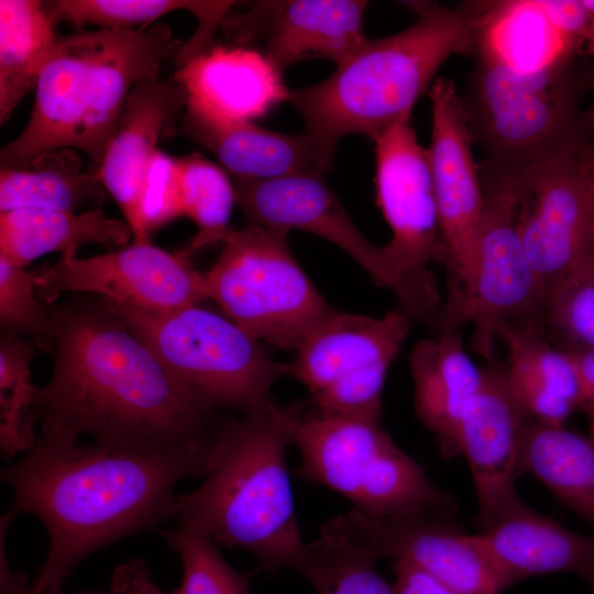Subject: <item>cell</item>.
Here are the masks:
<instances>
[{"label":"cell","mask_w":594,"mask_h":594,"mask_svg":"<svg viewBox=\"0 0 594 594\" xmlns=\"http://www.w3.org/2000/svg\"><path fill=\"white\" fill-rule=\"evenodd\" d=\"M1 337L29 339L37 348H51L46 306L36 295L32 272L0 255Z\"/></svg>","instance_id":"obj_36"},{"label":"cell","mask_w":594,"mask_h":594,"mask_svg":"<svg viewBox=\"0 0 594 594\" xmlns=\"http://www.w3.org/2000/svg\"><path fill=\"white\" fill-rule=\"evenodd\" d=\"M8 528L7 525L0 526V594H44L35 591L33 585L29 586L22 573L10 569L3 542Z\"/></svg>","instance_id":"obj_42"},{"label":"cell","mask_w":594,"mask_h":594,"mask_svg":"<svg viewBox=\"0 0 594 594\" xmlns=\"http://www.w3.org/2000/svg\"><path fill=\"white\" fill-rule=\"evenodd\" d=\"M582 128L585 140L594 143V102L583 112Z\"/></svg>","instance_id":"obj_44"},{"label":"cell","mask_w":594,"mask_h":594,"mask_svg":"<svg viewBox=\"0 0 594 594\" xmlns=\"http://www.w3.org/2000/svg\"><path fill=\"white\" fill-rule=\"evenodd\" d=\"M341 518L380 560H405L461 594H499L508 584L481 534L469 535L454 514L380 517L352 508Z\"/></svg>","instance_id":"obj_16"},{"label":"cell","mask_w":594,"mask_h":594,"mask_svg":"<svg viewBox=\"0 0 594 594\" xmlns=\"http://www.w3.org/2000/svg\"><path fill=\"white\" fill-rule=\"evenodd\" d=\"M54 23L38 0H0V123L35 90L55 47Z\"/></svg>","instance_id":"obj_30"},{"label":"cell","mask_w":594,"mask_h":594,"mask_svg":"<svg viewBox=\"0 0 594 594\" xmlns=\"http://www.w3.org/2000/svg\"><path fill=\"white\" fill-rule=\"evenodd\" d=\"M526 416L502 366L482 369L480 385L460 422V454L472 472L480 530L521 498L515 488L519 447Z\"/></svg>","instance_id":"obj_19"},{"label":"cell","mask_w":594,"mask_h":594,"mask_svg":"<svg viewBox=\"0 0 594 594\" xmlns=\"http://www.w3.org/2000/svg\"><path fill=\"white\" fill-rule=\"evenodd\" d=\"M461 95L482 168L516 175L585 140L581 103L594 90L591 56L569 50L532 67L477 44Z\"/></svg>","instance_id":"obj_6"},{"label":"cell","mask_w":594,"mask_h":594,"mask_svg":"<svg viewBox=\"0 0 594 594\" xmlns=\"http://www.w3.org/2000/svg\"><path fill=\"white\" fill-rule=\"evenodd\" d=\"M366 1L266 0L230 11L221 23L238 46L261 52L284 75L295 64L330 59L336 65L367 38L363 33Z\"/></svg>","instance_id":"obj_17"},{"label":"cell","mask_w":594,"mask_h":594,"mask_svg":"<svg viewBox=\"0 0 594 594\" xmlns=\"http://www.w3.org/2000/svg\"><path fill=\"white\" fill-rule=\"evenodd\" d=\"M289 429L300 453L298 475L344 496L354 509L380 517L455 515L452 495L429 481L380 421L314 407L306 414L289 410Z\"/></svg>","instance_id":"obj_7"},{"label":"cell","mask_w":594,"mask_h":594,"mask_svg":"<svg viewBox=\"0 0 594 594\" xmlns=\"http://www.w3.org/2000/svg\"><path fill=\"white\" fill-rule=\"evenodd\" d=\"M110 588L114 594H178L164 592L140 559L119 564L111 574Z\"/></svg>","instance_id":"obj_39"},{"label":"cell","mask_w":594,"mask_h":594,"mask_svg":"<svg viewBox=\"0 0 594 594\" xmlns=\"http://www.w3.org/2000/svg\"><path fill=\"white\" fill-rule=\"evenodd\" d=\"M205 275L207 299L258 341L295 350L333 309L295 258L287 232L232 230Z\"/></svg>","instance_id":"obj_10"},{"label":"cell","mask_w":594,"mask_h":594,"mask_svg":"<svg viewBox=\"0 0 594 594\" xmlns=\"http://www.w3.org/2000/svg\"><path fill=\"white\" fill-rule=\"evenodd\" d=\"M184 217L190 218L197 232L180 251L195 252L223 243L230 232V218L237 204L231 176L222 167L198 153L177 157Z\"/></svg>","instance_id":"obj_32"},{"label":"cell","mask_w":594,"mask_h":594,"mask_svg":"<svg viewBox=\"0 0 594 594\" xmlns=\"http://www.w3.org/2000/svg\"><path fill=\"white\" fill-rule=\"evenodd\" d=\"M44 306L63 293L90 294L112 304L153 314H167L207 299L205 275L182 251L170 253L151 242L90 257H59L32 272Z\"/></svg>","instance_id":"obj_14"},{"label":"cell","mask_w":594,"mask_h":594,"mask_svg":"<svg viewBox=\"0 0 594 594\" xmlns=\"http://www.w3.org/2000/svg\"><path fill=\"white\" fill-rule=\"evenodd\" d=\"M395 594H461L405 560H395Z\"/></svg>","instance_id":"obj_40"},{"label":"cell","mask_w":594,"mask_h":594,"mask_svg":"<svg viewBox=\"0 0 594 594\" xmlns=\"http://www.w3.org/2000/svg\"><path fill=\"white\" fill-rule=\"evenodd\" d=\"M53 373L37 392L42 430L139 451L209 444L221 420L170 376L102 297L46 306Z\"/></svg>","instance_id":"obj_1"},{"label":"cell","mask_w":594,"mask_h":594,"mask_svg":"<svg viewBox=\"0 0 594 594\" xmlns=\"http://www.w3.org/2000/svg\"><path fill=\"white\" fill-rule=\"evenodd\" d=\"M405 118L373 142L375 198L392 238L382 245L389 290L414 322L437 330L443 307L431 265L444 266L438 209L428 150Z\"/></svg>","instance_id":"obj_9"},{"label":"cell","mask_w":594,"mask_h":594,"mask_svg":"<svg viewBox=\"0 0 594 594\" xmlns=\"http://www.w3.org/2000/svg\"><path fill=\"white\" fill-rule=\"evenodd\" d=\"M185 42L170 26L79 30L57 37L35 87L24 129L0 151V165L24 168L43 152L73 148L99 175L125 100L138 84L160 78L163 63Z\"/></svg>","instance_id":"obj_4"},{"label":"cell","mask_w":594,"mask_h":594,"mask_svg":"<svg viewBox=\"0 0 594 594\" xmlns=\"http://www.w3.org/2000/svg\"><path fill=\"white\" fill-rule=\"evenodd\" d=\"M540 329L564 351H594V261L549 296Z\"/></svg>","instance_id":"obj_34"},{"label":"cell","mask_w":594,"mask_h":594,"mask_svg":"<svg viewBox=\"0 0 594 594\" xmlns=\"http://www.w3.org/2000/svg\"><path fill=\"white\" fill-rule=\"evenodd\" d=\"M574 359L580 378L582 397L580 410L587 416L588 436L594 439V351H568Z\"/></svg>","instance_id":"obj_41"},{"label":"cell","mask_w":594,"mask_h":594,"mask_svg":"<svg viewBox=\"0 0 594 594\" xmlns=\"http://www.w3.org/2000/svg\"><path fill=\"white\" fill-rule=\"evenodd\" d=\"M576 157L588 188L594 212V143L584 140L576 151Z\"/></svg>","instance_id":"obj_43"},{"label":"cell","mask_w":594,"mask_h":594,"mask_svg":"<svg viewBox=\"0 0 594 594\" xmlns=\"http://www.w3.org/2000/svg\"><path fill=\"white\" fill-rule=\"evenodd\" d=\"M53 23L66 22L84 30L87 25L107 30L148 28L174 11H188L199 22L185 42L179 61L187 62L206 50L216 30L233 8V1L191 0H50L42 1Z\"/></svg>","instance_id":"obj_29"},{"label":"cell","mask_w":594,"mask_h":594,"mask_svg":"<svg viewBox=\"0 0 594 594\" xmlns=\"http://www.w3.org/2000/svg\"><path fill=\"white\" fill-rule=\"evenodd\" d=\"M237 205L248 224L318 235L345 252L381 287L391 288L382 248L372 244L353 222L320 174L270 179L231 177Z\"/></svg>","instance_id":"obj_18"},{"label":"cell","mask_w":594,"mask_h":594,"mask_svg":"<svg viewBox=\"0 0 594 594\" xmlns=\"http://www.w3.org/2000/svg\"><path fill=\"white\" fill-rule=\"evenodd\" d=\"M408 362L416 416L436 436L442 457L461 455V418L482 377V369L465 351L461 329H447L436 338L419 340Z\"/></svg>","instance_id":"obj_25"},{"label":"cell","mask_w":594,"mask_h":594,"mask_svg":"<svg viewBox=\"0 0 594 594\" xmlns=\"http://www.w3.org/2000/svg\"><path fill=\"white\" fill-rule=\"evenodd\" d=\"M35 343L29 339L0 340V447L3 455L26 452L35 442V402L31 363Z\"/></svg>","instance_id":"obj_33"},{"label":"cell","mask_w":594,"mask_h":594,"mask_svg":"<svg viewBox=\"0 0 594 594\" xmlns=\"http://www.w3.org/2000/svg\"><path fill=\"white\" fill-rule=\"evenodd\" d=\"M184 217L177 157L158 150L150 167L143 194V226L146 237Z\"/></svg>","instance_id":"obj_37"},{"label":"cell","mask_w":594,"mask_h":594,"mask_svg":"<svg viewBox=\"0 0 594 594\" xmlns=\"http://www.w3.org/2000/svg\"><path fill=\"white\" fill-rule=\"evenodd\" d=\"M189 101L217 116L253 122L282 102L289 90L283 74L258 51L245 46L205 50L174 75Z\"/></svg>","instance_id":"obj_22"},{"label":"cell","mask_w":594,"mask_h":594,"mask_svg":"<svg viewBox=\"0 0 594 594\" xmlns=\"http://www.w3.org/2000/svg\"><path fill=\"white\" fill-rule=\"evenodd\" d=\"M413 323L399 306L380 318L334 310L294 350L286 375L306 386L319 410L380 421L388 369Z\"/></svg>","instance_id":"obj_12"},{"label":"cell","mask_w":594,"mask_h":594,"mask_svg":"<svg viewBox=\"0 0 594 594\" xmlns=\"http://www.w3.org/2000/svg\"><path fill=\"white\" fill-rule=\"evenodd\" d=\"M180 131L211 152L231 177L270 179L305 173L323 175L333 161V155L306 132L285 134L251 121L223 118L188 98Z\"/></svg>","instance_id":"obj_21"},{"label":"cell","mask_w":594,"mask_h":594,"mask_svg":"<svg viewBox=\"0 0 594 594\" xmlns=\"http://www.w3.org/2000/svg\"><path fill=\"white\" fill-rule=\"evenodd\" d=\"M42 430L24 457L1 471L13 491L9 512L32 514L48 535V551L33 584L62 594L74 569L112 542L170 519L175 486L202 477L212 442L169 451H139ZM215 440V439H213Z\"/></svg>","instance_id":"obj_2"},{"label":"cell","mask_w":594,"mask_h":594,"mask_svg":"<svg viewBox=\"0 0 594 594\" xmlns=\"http://www.w3.org/2000/svg\"><path fill=\"white\" fill-rule=\"evenodd\" d=\"M480 534L508 587L534 575L569 572L594 590V534H576L522 499L505 508Z\"/></svg>","instance_id":"obj_23"},{"label":"cell","mask_w":594,"mask_h":594,"mask_svg":"<svg viewBox=\"0 0 594 594\" xmlns=\"http://www.w3.org/2000/svg\"><path fill=\"white\" fill-rule=\"evenodd\" d=\"M187 94L173 75L144 80L130 91L106 148L99 177L121 210L133 242H148L143 226V194L158 142L182 119Z\"/></svg>","instance_id":"obj_20"},{"label":"cell","mask_w":594,"mask_h":594,"mask_svg":"<svg viewBox=\"0 0 594 594\" xmlns=\"http://www.w3.org/2000/svg\"><path fill=\"white\" fill-rule=\"evenodd\" d=\"M576 151L514 176L518 232L546 302L594 261V212Z\"/></svg>","instance_id":"obj_13"},{"label":"cell","mask_w":594,"mask_h":594,"mask_svg":"<svg viewBox=\"0 0 594 594\" xmlns=\"http://www.w3.org/2000/svg\"><path fill=\"white\" fill-rule=\"evenodd\" d=\"M535 4L558 35L587 53L592 21L583 0H539Z\"/></svg>","instance_id":"obj_38"},{"label":"cell","mask_w":594,"mask_h":594,"mask_svg":"<svg viewBox=\"0 0 594 594\" xmlns=\"http://www.w3.org/2000/svg\"><path fill=\"white\" fill-rule=\"evenodd\" d=\"M537 477L561 503L594 525V439L564 426L526 419L518 474Z\"/></svg>","instance_id":"obj_27"},{"label":"cell","mask_w":594,"mask_h":594,"mask_svg":"<svg viewBox=\"0 0 594 594\" xmlns=\"http://www.w3.org/2000/svg\"><path fill=\"white\" fill-rule=\"evenodd\" d=\"M514 176L481 167L484 205L470 276L458 300L442 308L437 329L471 323L473 346L492 362L496 327L515 321L540 328L546 305L517 228Z\"/></svg>","instance_id":"obj_11"},{"label":"cell","mask_w":594,"mask_h":594,"mask_svg":"<svg viewBox=\"0 0 594 594\" xmlns=\"http://www.w3.org/2000/svg\"><path fill=\"white\" fill-rule=\"evenodd\" d=\"M416 21L383 38L366 40L324 80L290 89L288 101L305 130L334 155L340 139L361 134L374 141L411 117L419 98L453 55L472 56L482 23L481 2L454 7L411 6Z\"/></svg>","instance_id":"obj_5"},{"label":"cell","mask_w":594,"mask_h":594,"mask_svg":"<svg viewBox=\"0 0 594 594\" xmlns=\"http://www.w3.org/2000/svg\"><path fill=\"white\" fill-rule=\"evenodd\" d=\"M132 237L125 221L107 217L102 208L77 213L43 209L0 212V255L22 267L53 252L63 258L75 257L86 244L122 249Z\"/></svg>","instance_id":"obj_26"},{"label":"cell","mask_w":594,"mask_h":594,"mask_svg":"<svg viewBox=\"0 0 594 594\" xmlns=\"http://www.w3.org/2000/svg\"><path fill=\"white\" fill-rule=\"evenodd\" d=\"M292 444L289 409L272 399L240 418L222 419L204 481L176 494L172 520L217 546L246 550L267 574L297 571L307 543L286 464Z\"/></svg>","instance_id":"obj_3"},{"label":"cell","mask_w":594,"mask_h":594,"mask_svg":"<svg viewBox=\"0 0 594 594\" xmlns=\"http://www.w3.org/2000/svg\"><path fill=\"white\" fill-rule=\"evenodd\" d=\"M108 302L180 387L209 410L248 414L271 400V388L286 375V364L272 359L261 341L199 304L153 314Z\"/></svg>","instance_id":"obj_8"},{"label":"cell","mask_w":594,"mask_h":594,"mask_svg":"<svg viewBox=\"0 0 594 594\" xmlns=\"http://www.w3.org/2000/svg\"><path fill=\"white\" fill-rule=\"evenodd\" d=\"M428 94L432 129L427 150L446 250L447 307L458 300L466 286L484 197L481 166L474 160L461 95L446 77L437 78Z\"/></svg>","instance_id":"obj_15"},{"label":"cell","mask_w":594,"mask_h":594,"mask_svg":"<svg viewBox=\"0 0 594 594\" xmlns=\"http://www.w3.org/2000/svg\"><path fill=\"white\" fill-rule=\"evenodd\" d=\"M496 338L506 346L507 359L502 367L526 418L564 426L580 410L582 397L573 356L531 323L501 322Z\"/></svg>","instance_id":"obj_24"},{"label":"cell","mask_w":594,"mask_h":594,"mask_svg":"<svg viewBox=\"0 0 594 594\" xmlns=\"http://www.w3.org/2000/svg\"><path fill=\"white\" fill-rule=\"evenodd\" d=\"M106 189L98 174L84 169L73 148L41 153L24 168L0 170V212L43 209L77 213L101 208Z\"/></svg>","instance_id":"obj_28"},{"label":"cell","mask_w":594,"mask_h":594,"mask_svg":"<svg viewBox=\"0 0 594 594\" xmlns=\"http://www.w3.org/2000/svg\"><path fill=\"white\" fill-rule=\"evenodd\" d=\"M161 534L182 560L178 594H251L248 576L224 560L207 535L179 526Z\"/></svg>","instance_id":"obj_35"},{"label":"cell","mask_w":594,"mask_h":594,"mask_svg":"<svg viewBox=\"0 0 594 594\" xmlns=\"http://www.w3.org/2000/svg\"><path fill=\"white\" fill-rule=\"evenodd\" d=\"M380 559L355 539L341 515L327 520L307 543L297 569L317 594H395L377 572Z\"/></svg>","instance_id":"obj_31"}]
</instances>
